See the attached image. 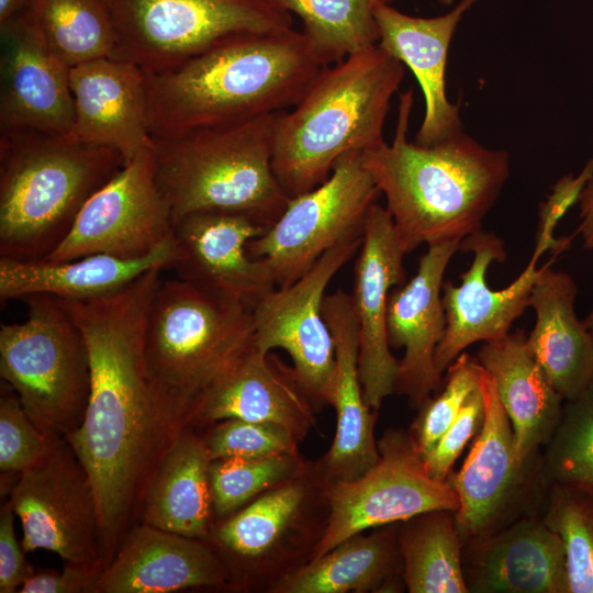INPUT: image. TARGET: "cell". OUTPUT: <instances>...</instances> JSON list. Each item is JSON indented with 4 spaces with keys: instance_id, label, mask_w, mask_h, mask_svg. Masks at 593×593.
<instances>
[{
    "instance_id": "cell-16",
    "label": "cell",
    "mask_w": 593,
    "mask_h": 593,
    "mask_svg": "<svg viewBox=\"0 0 593 593\" xmlns=\"http://www.w3.org/2000/svg\"><path fill=\"white\" fill-rule=\"evenodd\" d=\"M480 390L484 400L482 426L461 469L447 479L459 499L456 523L463 545L510 523L507 517L537 457L518 462L511 421L494 378L483 367Z\"/></svg>"
},
{
    "instance_id": "cell-39",
    "label": "cell",
    "mask_w": 593,
    "mask_h": 593,
    "mask_svg": "<svg viewBox=\"0 0 593 593\" xmlns=\"http://www.w3.org/2000/svg\"><path fill=\"white\" fill-rule=\"evenodd\" d=\"M481 368L477 358L463 351L447 368L443 391L419 406L410 432L423 459L454 423L469 395L479 389Z\"/></svg>"
},
{
    "instance_id": "cell-36",
    "label": "cell",
    "mask_w": 593,
    "mask_h": 593,
    "mask_svg": "<svg viewBox=\"0 0 593 593\" xmlns=\"http://www.w3.org/2000/svg\"><path fill=\"white\" fill-rule=\"evenodd\" d=\"M540 470L546 485L574 488L593 497V382L577 399L564 401Z\"/></svg>"
},
{
    "instance_id": "cell-42",
    "label": "cell",
    "mask_w": 593,
    "mask_h": 593,
    "mask_svg": "<svg viewBox=\"0 0 593 593\" xmlns=\"http://www.w3.org/2000/svg\"><path fill=\"white\" fill-rule=\"evenodd\" d=\"M593 178V156L575 177L567 174L552 187L551 193L540 205L539 220L535 237V247L530 258L539 260L547 251L560 254L569 245V238H556L555 230L566 212L579 201V197Z\"/></svg>"
},
{
    "instance_id": "cell-18",
    "label": "cell",
    "mask_w": 593,
    "mask_h": 593,
    "mask_svg": "<svg viewBox=\"0 0 593 593\" xmlns=\"http://www.w3.org/2000/svg\"><path fill=\"white\" fill-rule=\"evenodd\" d=\"M473 254L469 269L461 273V284H443L446 316L445 334L437 346L435 365L444 373L470 345L491 342L510 333L513 322L529 306L533 286L540 272L530 258L521 275L506 288L493 290L486 283V271L493 261L506 258L503 240L480 230L465 237L460 249Z\"/></svg>"
},
{
    "instance_id": "cell-15",
    "label": "cell",
    "mask_w": 593,
    "mask_h": 593,
    "mask_svg": "<svg viewBox=\"0 0 593 593\" xmlns=\"http://www.w3.org/2000/svg\"><path fill=\"white\" fill-rule=\"evenodd\" d=\"M267 226L227 212H195L174 221L177 278L223 300L251 310L276 287L267 264L251 258L247 244Z\"/></svg>"
},
{
    "instance_id": "cell-32",
    "label": "cell",
    "mask_w": 593,
    "mask_h": 593,
    "mask_svg": "<svg viewBox=\"0 0 593 593\" xmlns=\"http://www.w3.org/2000/svg\"><path fill=\"white\" fill-rule=\"evenodd\" d=\"M396 535L409 592L468 593L456 511L441 508L413 516Z\"/></svg>"
},
{
    "instance_id": "cell-7",
    "label": "cell",
    "mask_w": 593,
    "mask_h": 593,
    "mask_svg": "<svg viewBox=\"0 0 593 593\" xmlns=\"http://www.w3.org/2000/svg\"><path fill=\"white\" fill-rule=\"evenodd\" d=\"M254 346L249 307L179 279L160 280L144 332V359L161 410L182 432L199 399Z\"/></svg>"
},
{
    "instance_id": "cell-2",
    "label": "cell",
    "mask_w": 593,
    "mask_h": 593,
    "mask_svg": "<svg viewBox=\"0 0 593 593\" xmlns=\"http://www.w3.org/2000/svg\"><path fill=\"white\" fill-rule=\"evenodd\" d=\"M325 65L302 31L247 33L144 71L148 127L170 138L294 107Z\"/></svg>"
},
{
    "instance_id": "cell-22",
    "label": "cell",
    "mask_w": 593,
    "mask_h": 593,
    "mask_svg": "<svg viewBox=\"0 0 593 593\" xmlns=\"http://www.w3.org/2000/svg\"><path fill=\"white\" fill-rule=\"evenodd\" d=\"M462 568L468 593H569L563 544L537 514L463 545Z\"/></svg>"
},
{
    "instance_id": "cell-4",
    "label": "cell",
    "mask_w": 593,
    "mask_h": 593,
    "mask_svg": "<svg viewBox=\"0 0 593 593\" xmlns=\"http://www.w3.org/2000/svg\"><path fill=\"white\" fill-rule=\"evenodd\" d=\"M404 75V65L378 44L318 71L277 123L272 169L289 198L327 180L342 156L384 143L390 103Z\"/></svg>"
},
{
    "instance_id": "cell-5",
    "label": "cell",
    "mask_w": 593,
    "mask_h": 593,
    "mask_svg": "<svg viewBox=\"0 0 593 593\" xmlns=\"http://www.w3.org/2000/svg\"><path fill=\"white\" fill-rule=\"evenodd\" d=\"M125 165L115 149L32 128H0V257L40 261Z\"/></svg>"
},
{
    "instance_id": "cell-49",
    "label": "cell",
    "mask_w": 593,
    "mask_h": 593,
    "mask_svg": "<svg viewBox=\"0 0 593 593\" xmlns=\"http://www.w3.org/2000/svg\"><path fill=\"white\" fill-rule=\"evenodd\" d=\"M440 5H450L454 3L455 0H435Z\"/></svg>"
},
{
    "instance_id": "cell-13",
    "label": "cell",
    "mask_w": 593,
    "mask_h": 593,
    "mask_svg": "<svg viewBox=\"0 0 593 593\" xmlns=\"http://www.w3.org/2000/svg\"><path fill=\"white\" fill-rule=\"evenodd\" d=\"M10 501L25 552L45 549L65 562L105 566L89 474L65 438L44 460L20 473Z\"/></svg>"
},
{
    "instance_id": "cell-1",
    "label": "cell",
    "mask_w": 593,
    "mask_h": 593,
    "mask_svg": "<svg viewBox=\"0 0 593 593\" xmlns=\"http://www.w3.org/2000/svg\"><path fill=\"white\" fill-rule=\"evenodd\" d=\"M163 270L154 268L109 295L57 298L79 326L89 353L87 410L65 440L94 489L105 562L138 513L153 471L181 433L157 402L144 359L148 310Z\"/></svg>"
},
{
    "instance_id": "cell-21",
    "label": "cell",
    "mask_w": 593,
    "mask_h": 593,
    "mask_svg": "<svg viewBox=\"0 0 593 593\" xmlns=\"http://www.w3.org/2000/svg\"><path fill=\"white\" fill-rule=\"evenodd\" d=\"M74 122L68 138L118 150L125 164L152 149L145 75L136 64L113 57L69 70Z\"/></svg>"
},
{
    "instance_id": "cell-31",
    "label": "cell",
    "mask_w": 593,
    "mask_h": 593,
    "mask_svg": "<svg viewBox=\"0 0 593 593\" xmlns=\"http://www.w3.org/2000/svg\"><path fill=\"white\" fill-rule=\"evenodd\" d=\"M402 557L394 529L357 534L306 566L287 574L275 588L283 593L367 592L389 581Z\"/></svg>"
},
{
    "instance_id": "cell-26",
    "label": "cell",
    "mask_w": 593,
    "mask_h": 593,
    "mask_svg": "<svg viewBox=\"0 0 593 593\" xmlns=\"http://www.w3.org/2000/svg\"><path fill=\"white\" fill-rule=\"evenodd\" d=\"M231 418L276 424L298 440L314 423L307 398L290 369L276 367L269 354L255 348L199 399L184 428L209 427Z\"/></svg>"
},
{
    "instance_id": "cell-48",
    "label": "cell",
    "mask_w": 593,
    "mask_h": 593,
    "mask_svg": "<svg viewBox=\"0 0 593 593\" xmlns=\"http://www.w3.org/2000/svg\"><path fill=\"white\" fill-rule=\"evenodd\" d=\"M583 323L585 327L588 328L592 338V343H593V307L591 312L589 313V315L584 318Z\"/></svg>"
},
{
    "instance_id": "cell-40",
    "label": "cell",
    "mask_w": 593,
    "mask_h": 593,
    "mask_svg": "<svg viewBox=\"0 0 593 593\" xmlns=\"http://www.w3.org/2000/svg\"><path fill=\"white\" fill-rule=\"evenodd\" d=\"M64 438L37 425L12 392L0 398V470L21 473L48 457Z\"/></svg>"
},
{
    "instance_id": "cell-12",
    "label": "cell",
    "mask_w": 593,
    "mask_h": 593,
    "mask_svg": "<svg viewBox=\"0 0 593 593\" xmlns=\"http://www.w3.org/2000/svg\"><path fill=\"white\" fill-rule=\"evenodd\" d=\"M362 237L363 232L338 242L296 281L275 288L250 310L255 349L286 350L292 378L315 403L331 404L336 371L334 338L323 315L325 290L359 250Z\"/></svg>"
},
{
    "instance_id": "cell-38",
    "label": "cell",
    "mask_w": 593,
    "mask_h": 593,
    "mask_svg": "<svg viewBox=\"0 0 593 593\" xmlns=\"http://www.w3.org/2000/svg\"><path fill=\"white\" fill-rule=\"evenodd\" d=\"M298 457L279 455L212 460L209 478L213 512L219 516L228 515L260 492L294 479L302 468Z\"/></svg>"
},
{
    "instance_id": "cell-45",
    "label": "cell",
    "mask_w": 593,
    "mask_h": 593,
    "mask_svg": "<svg viewBox=\"0 0 593 593\" xmlns=\"http://www.w3.org/2000/svg\"><path fill=\"white\" fill-rule=\"evenodd\" d=\"M102 566L66 562L61 572L40 571L21 586V593H98Z\"/></svg>"
},
{
    "instance_id": "cell-3",
    "label": "cell",
    "mask_w": 593,
    "mask_h": 593,
    "mask_svg": "<svg viewBox=\"0 0 593 593\" xmlns=\"http://www.w3.org/2000/svg\"><path fill=\"white\" fill-rule=\"evenodd\" d=\"M413 103L409 89L400 96L392 142L361 153L405 254L482 230L511 172L507 152L463 131L430 146L409 141Z\"/></svg>"
},
{
    "instance_id": "cell-19",
    "label": "cell",
    "mask_w": 593,
    "mask_h": 593,
    "mask_svg": "<svg viewBox=\"0 0 593 593\" xmlns=\"http://www.w3.org/2000/svg\"><path fill=\"white\" fill-rule=\"evenodd\" d=\"M69 70L27 9L0 22V128L67 135L74 122Z\"/></svg>"
},
{
    "instance_id": "cell-41",
    "label": "cell",
    "mask_w": 593,
    "mask_h": 593,
    "mask_svg": "<svg viewBox=\"0 0 593 593\" xmlns=\"http://www.w3.org/2000/svg\"><path fill=\"white\" fill-rule=\"evenodd\" d=\"M209 427L203 439L211 460L298 455V439L276 424L231 418Z\"/></svg>"
},
{
    "instance_id": "cell-9",
    "label": "cell",
    "mask_w": 593,
    "mask_h": 593,
    "mask_svg": "<svg viewBox=\"0 0 593 593\" xmlns=\"http://www.w3.org/2000/svg\"><path fill=\"white\" fill-rule=\"evenodd\" d=\"M115 36L113 58L144 71L176 66L239 34L292 29L272 0H103Z\"/></svg>"
},
{
    "instance_id": "cell-8",
    "label": "cell",
    "mask_w": 593,
    "mask_h": 593,
    "mask_svg": "<svg viewBox=\"0 0 593 593\" xmlns=\"http://www.w3.org/2000/svg\"><path fill=\"white\" fill-rule=\"evenodd\" d=\"M21 300L25 321L0 326V376L37 425L65 438L81 424L89 401L87 344L57 298Z\"/></svg>"
},
{
    "instance_id": "cell-25",
    "label": "cell",
    "mask_w": 593,
    "mask_h": 593,
    "mask_svg": "<svg viewBox=\"0 0 593 593\" xmlns=\"http://www.w3.org/2000/svg\"><path fill=\"white\" fill-rule=\"evenodd\" d=\"M323 315L334 338L336 358L331 401L336 411V433L323 473L326 482L350 481L379 460L377 415L365 400L359 378V336L350 294L340 289L325 294Z\"/></svg>"
},
{
    "instance_id": "cell-24",
    "label": "cell",
    "mask_w": 593,
    "mask_h": 593,
    "mask_svg": "<svg viewBox=\"0 0 593 593\" xmlns=\"http://www.w3.org/2000/svg\"><path fill=\"white\" fill-rule=\"evenodd\" d=\"M224 566L201 539L139 522L123 537L103 567L98 593H169L220 586Z\"/></svg>"
},
{
    "instance_id": "cell-27",
    "label": "cell",
    "mask_w": 593,
    "mask_h": 593,
    "mask_svg": "<svg viewBox=\"0 0 593 593\" xmlns=\"http://www.w3.org/2000/svg\"><path fill=\"white\" fill-rule=\"evenodd\" d=\"M479 363L494 378L499 399L511 421L515 454L524 463L537 456L555 433L564 400L529 349L523 329L485 342Z\"/></svg>"
},
{
    "instance_id": "cell-17",
    "label": "cell",
    "mask_w": 593,
    "mask_h": 593,
    "mask_svg": "<svg viewBox=\"0 0 593 593\" xmlns=\"http://www.w3.org/2000/svg\"><path fill=\"white\" fill-rule=\"evenodd\" d=\"M403 251L387 208L371 204L354 269L351 305L359 336L358 369L367 404L394 393L399 363L391 354L387 312L392 287L404 283Z\"/></svg>"
},
{
    "instance_id": "cell-29",
    "label": "cell",
    "mask_w": 593,
    "mask_h": 593,
    "mask_svg": "<svg viewBox=\"0 0 593 593\" xmlns=\"http://www.w3.org/2000/svg\"><path fill=\"white\" fill-rule=\"evenodd\" d=\"M174 237L139 258L93 254L66 261H19L0 257L1 302L32 294L89 300L115 293L154 269L175 260Z\"/></svg>"
},
{
    "instance_id": "cell-43",
    "label": "cell",
    "mask_w": 593,
    "mask_h": 593,
    "mask_svg": "<svg viewBox=\"0 0 593 593\" xmlns=\"http://www.w3.org/2000/svg\"><path fill=\"white\" fill-rule=\"evenodd\" d=\"M483 419L484 400L479 387L469 395L454 423L424 457L426 471L433 479L447 481L454 462L480 430Z\"/></svg>"
},
{
    "instance_id": "cell-11",
    "label": "cell",
    "mask_w": 593,
    "mask_h": 593,
    "mask_svg": "<svg viewBox=\"0 0 593 593\" xmlns=\"http://www.w3.org/2000/svg\"><path fill=\"white\" fill-rule=\"evenodd\" d=\"M379 193L361 153H348L338 159L327 180L290 198L280 216L247 244V253L267 264L277 288L287 287L327 249L363 232L366 215Z\"/></svg>"
},
{
    "instance_id": "cell-33",
    "label": "cell",
    "mask_w": 593,
    "mask_h": 593,
    "mask_svg": "<svg viewBox=\"0 0 593 593\" xmlns=\"http://www.w3.org/2000/svg\"><path fill=\"white\" fill-rule=\"evenodd\" d=\"M299 16L302 32L325 65L367 49L379 42L374 11L395 0H272Z\"/></svg>"
},
{
    "instance_id": "cell-47",
    "label": "cell",
    "mask_w": 593,
    "mask_h": 593,
    "mask_svg": "<svg viewBox=\"0 0 593 593\" xmlns=\"http://www.w3.org/2000/svg\"><path fill=\"white\" fill-rule=\"evenodd\" d=\"M31 0H0V22L9 20L29 9Z\"/></svg>"
},
{
    "instance_id": "cell-46",
    "label": "cell",
    "mask_w": 593,
    "mask_h": 593,
    "mask_svg": "<svg viewBox=\"0 0 593 593\" xmlns=\"http://www.w3.org/2000/svg\"><path fill=\"white\" fill-rule=\"evenodd\" d=\"M578 205L580 217L578 233L582 238L583 247L593 249V178L582 190Z\"/></svg>"
},
{
    "instance_id": "cell-34",
    "label": "cell",
    "mask_w": 593,
    "mask_h": 593,
    "mask_svg": "<svg viewBox=\"0 0 593 593\" xmlns=\"http://www.w3.org/2000/svg\"><path fill=\"white\" fill-rule=\"evenodd\" d=\"M27 10L49 49L69 68L113 56L114 30L103 0H31Z\"/></svg>"
},
{
    "instance_id": "cell-44",
    "label": "cell",
    "mask_w": 593,
    "mask_h": 593,
    "mask_svg": "<svg viewBox=\"0 0 593 593\" xmlns=\"http://www.w3.org/2000/svg\"><path fill=\"white\" fill-rule=\"evenodd\" d=\"M15 513L10 499L0 510V593L19 592L34 574L25 551L15 536Z\"/></svg>"
},
{
    "instance_id": "cell-35",
    "label": "cell",
    "mask_w": 593,
    "mask_h": 593,
    "mask_svg": "<svg viewBox=\"0 0 593 593\" xmlns=\"http://www.w3.org/2000/svg\"><path fill=\"white\" fill-rule=\"evenodd\" d=\"M306 490L294 479L259 496L223 521L215 530L221 547L239 558H257L267 552L296 516Z\"/></svg>"
},
{
    "instance_id": "cell-20",
    "label": "cell",
    "mask_w": 593,
    "mask_h": 593,
    "mask_svg": "<svg viewBox=\"0 0 593 593\" xmlns=\"http://www.w3.org/2000/svg\"><path fill=\"white\" fill-rule=\"evenodd\" d=\"M460 243L449 239L428 245L415 275L389 295V344L404 348L394 392L406 395L414 406H421L441 383L435 354L446 328L443 280Z\"/></svg>"
},
{
    "instance_id": "cell-37",
    "label": "cell",
    "mask_w": 593,
    "mask_h": 593,
    "mask_svg": "<svg viewBox=\"0 0 593 593\" xmlns=\"http://www.w3.org/2000/svg\"><path fill=\"white\" fill-rule=\"evenodd\" d=\"M541 517L563 544L569 593H593V497L548 484Z\"/></svg>"
},
{
    "instance_id": "cell-14",
    "label": "cell",
    "mask_w": 593,
    "mask_h": 593,
    "mask_svg": "<svg viewBox=\"0 0 593 593\" xmlns=\"http://www.w3.org/2000/svg\"><path fill=\"white\" fill-rule=\"evenodd\" d=\"M174 219L155 179L152 149L126 163L85 203L46 261L93 254L144 257L172 237Z\"/></svg>"
},
{
    "instance_id": "cell-10",
    "label": "cell",
    "mask_w": 593,
    "mask_h": 593,
    "mask_svg": "<svg viewBox=\"0 0 593 593\" xmlns=\"http://www.w3.org/2000/svg\"><path fill=\"white\" fill-rule=\"evenodd\" d=\"M378 449L379 460L360 477L326 482L329 516L312 559L369 528L434 510L458 511L457 492L448 480L437 481L427 473L411 432L387 430Z\"/></svg>"
},
{
    "instance_id": "cell-6",
    "label": "cell",
    "mask_w": 593,
    "mask_h": 593,
    "mask_svg": "<svg viewBox=\"0 0 593 593\" xmlns=\"http://www.w3.org/2000/svg\"><path fill=\"white\" fill-rule=\"evenodd\" d=\"M281 112L153 138L155 179L174 221L195 212H227L268 227L280 216L290 200L272 169Z\"/></svg>"
},
{
    "instance_id": "cell-28",
    "label": "cell",
    "mask_w": 593,
    "mask_h": 593,
    "mask_svg": "<svg viewBox=\"0 0 593 593\" xmlns=\"http://www.w3.org/2000/svg\"><path fill=\"white\" fill-rule=\"evenodd\" d=\"M551 264L541 267L530 292L536 321L527 344L557 392L571 401L593 382V343L575 314L573 278Z\"/></svg>"
},
{
    "instance_id": "cell-23",
    "label": "cell",
    "mask_w": 593,
    "mask_h": 593,
    "mask_svg": "<svg viewBox=\"0 0 593 593\" xmlns=\"http://www.w3.org/2000/svg\"><path fill=\"white\" fill-rule=\"evenodd\" d=\"M479 0H459L447 13L433 18L413 16L392 4L374 11L378 45L407 66L417 79L425 113L415 135L419 145L430 146L462 131L459 105L446 90V69L451 40L465 14Z\"/></svg>"
},
{
    "instance_id": "cell-30",
    "label": "cell",
    "mask_w": 593,
    "mask_h": 593,
    "mask_svg": "<svg viewBox=\"0 0 593 593\" xmlns=\"http://www.w3.org/2000/svg\"><path fill=\"white\" fill-rule=\"evenodd\" d=\"M211 458L203 437L186 427L166 450L143 492L139 522L204 540L213 512L209 468Z\"/></svg>"
}]
</instances>
